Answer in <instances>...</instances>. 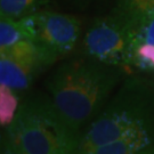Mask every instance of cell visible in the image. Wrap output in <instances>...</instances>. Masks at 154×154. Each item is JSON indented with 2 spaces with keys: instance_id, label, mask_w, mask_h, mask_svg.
Masks as SVG:
<instances>
[{
  "instance_id": "obj_1",
  "label": "cell",
  "mask_w": 154,
  "mask_h": 154,
  "mask_svg": "<svg viewBox=\"0 0 154 154\" xmlns=\"http://www.w3.org/2000/svg\"><path fill=\"white\" fill-rule=\"evenodd\" d=\"M119 67L88 57L62 63L47 80L50 102L73 130L89 121L103 106L116 85Z\"/></svg>"
},
{
  "instance_id": "obj_2",
  "label": "cell",
  "mask_w": 154,
  "mask_h": 154,
  "mask_svg": "<svg viewBox=\"0 0 154 154\" xmlns=\"http://www.w3.org/2000/svg\"><path fill=\"white\" fill-rule=\"evenodd\" d=\"M5 138L24 154H77L81 136L44 96L26 99L6 127Z\"/></svg>"
},
{
  "instance_id": "obj_3",
  "label": "cell",
  "mask_w": 154,
  "mask_h": 154,
  "mask_svg": "<svg viewBox=\"0 0 154 154\" xmlns=\"http://www.w3.org/2000/svg\"><path fill=\"white\" fill-rule=\"evenodd\" d=\"M154 90L140 79L128 80L81 136L79 151L114 142L140 127L153 126Z\"/></svg>"
},
{
  "instance_id": "obj_4",
  "label": "cell",
  "mask_w": 154,
  "mask_h": 154,
  "mask_svg": "<svg viewBox=\"0 0 154 154\" xmlns=\"http://www.w3.org/2000/svg\"><path fill=\"white\" fill-rule=\"evenodd\" d=\"M82 50L83 55L93 61L127 69L130 66L131 29L114 13L98 17L83 35Z\"/></svg>"
},
{
  "instance_id": "obj_5",
  "label": "cell",
  "mask_w": 154,
  "mask_h": 154,
  "mask_svg": "<svg viewBox=\"0 0 154 154\" xmlns=\"http://www.w3.org/2000/svg\"><path fill=\"white\" fill-rule=\"evenodd\" d=\"M29 39L57 61L74 49L81 33L78 17L51 11H39L21 18Z\"/></svg>"
},
{
  "instance_id": "obj_6",
  "label": "cell",
  "mask_w": 154,
  "mask_h": 154,
  "mask_svg": "<svg viewBox=\"0 0 154 154\" xmlns=\"http://www.w3.org/2000/svg\"><path fill=\"white\" fill-rule=\"evenodd\" d=\"M55 61L32 40L0 49L1 85L21 91L28 89L40 72Z\"/></svg>"
},
{
  "instance_id": "obj_7",
  "label": "cell",
  "mask_w": 154,
  "mask_h": 154,
  "mask_svg": "<svg viewBox=\"0 0 154 154\" xmlns=\"http://www.w3.org/2000/svg\"><path fill=\"white\" fill-rule=\"evenodd\" d=\"M130 66L154 73V15L131 31Z\"/></svg>"
},
{
  "instance_id": "obj_8",
  "label": "cell",
  "mask_w": 154,
  "mask_h": 154,
  "mask_svg": "<svg viewBox=\"0 0 154 154\" xmlns=\"http://www.w3.org/2000/svg\"><path fill=\"white\" fill-rule=\"evenodd\" d=\"M154 146V126L140 127L114 142L89 149L91 154H142Z\"/></svg>"
},
{
  "instance_id": "obj_9",
  "label": "cell",
  "mask_w": 154,
  "mask_h": 154,
  "mask_svg": "<svg viewBox=\"0 0 154 154\" xmlns=\"http://www.w3.org/2000/svg\"><path fill=\"white\" fill-rule=\"evenodd\" d=\"M114 14L134 31L154 15V0H118Z\"/></svg>"
},
{
  "instance_id": "obj_10",
  "label": "cell",
  "mask_w": 154,
  "mask_h": 154,
  "mask_svg": "<svg viewBox=\"0 0 154 154\" xmlns=\"http://www.w3.org/2000/svg\"><path fill=\"white\" fill-rule=\"evenodd\" d=\"M48 0H0L1 17L21 20L40 11Z\"/></svg>"
},
{
  "instance_id": "obj_11",
  "label": "cell",
  "mask_w": 154,
  "mask_h": 154,
  "mask_svg": "<svg viewBox=\"0 0 154 154\" xmlns=\"http://www.w3.org/2000/svg\"><path fill=\"white\" fill-rule=\"evenodd\" d=\"M29 39V34L21 20L1 17L0 21V49L11 47ZM30 40V39H29Z\"/></svg>"
},
{
  "instance_id": "obj_12",
  "label": "cell",
  "mask_w": 154,
  "mask_h": 154,
  "mask_svg": "<svg viewBox=\"0 0 154 154\" xmlns=\"http://www.w3.org/2000/svg\"><path fill=\"white\" fill-rule=\"evenodd\" d=\"M18 111L17 91L11 87L0 86V122L2 127H8Z\"/></svg>"
},
{
  "instance_id": "obj_13",
  "label": "cell",
  "mask_w": 154,
  "mask_h": 154,
  "mask_svg": "<svg viewBox=\"0 0 154 154\" xmlns=\"http://www.w3.org/2000/svg\"><path fill=\"white\" fill-rule=\"evenodd\" d=\"M1 154H24V153L21 152L17 147H15L7 138L4 137V139H2V147H1Z\"/></svg>"
},
{
  "instance_id": "obj_14",
  "label": "cell",
  "mask_w": 154,
  "mask_h": 154,
  "mask_svg": "<svg viewBox=\"0 0 154 154\" xmlns=\"http://www.w3.org/2000/svg\"><path fill=\"white\" fill-rule=\"evenodd\" d=\"M72 1H74L75 4H83V5H86V4H88L90 0H72Z\"/></svg>"
},
{
  "instance_id": "obj_15",
  "label": "cell",
  "mask_w": 154,
  "mask_h": 154,
  "mask_svg": "<svg viewBox=\"0 0 154 154\" xmlns=\"http://www.w3.org/2000/svg\"><path fill=\"white\" fill-rule=\"evenodd\" d=\"M142 154H154V146L149 147V149H146V151H145V152H143Z\"/></svg>"
},
{
  "instance_id": "obj_16",
  "label": "cell",
  "mask_w": 154,
  "mask_h": 154,
  "mask_svg": "<svg viewBox=\"0 0 154 154\" xmlns=\"http://www.w3.org/2000/svg\"><path fill=\"white\" fill-rule=\"evenodd\" d=\"M77 154H91V153L88 152V151H78Z\"/></svg>"
}]
</instances>
